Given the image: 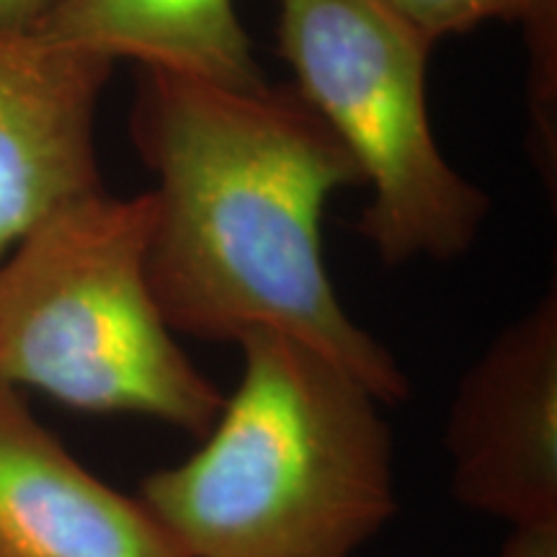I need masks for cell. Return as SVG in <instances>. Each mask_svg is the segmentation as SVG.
<instances>
[{
	"label": "cell",
	"instance_id": "9c48e42d",
	"mask_svg": "<svg viewBox=\"0 0 557 557\" xmlns=\"http://www.w3.org/2000/svg\"><path fill=\"white\" fill-rule=\"evenodd\" d=\"M406 24L436 45L451 34H468L487 21L521 24L529 47V109L540 139L542 169L555 176L557 107V0H382Z\"/></svg>",
	"mask_w": 557,
	"mask_h": 557
},
{
	"label": "cell",
	"instance_id": "7a4b0ae2",
	"mask_svg": "<svg viewBox=\"0 0 557 557\" xmlns=\"http://www.w3.org/2000/svg\"><path fill=\"white\" fill-rule=\"evenodd\" d=\"M199 449L137 487L181 557H357L398 513L393 429L348 369L269 331Z\"/></svg>",
	"mask_w": 557,
	"mask_h": 557
},
{
	"label": "cell",
	"instance_id": "5b68a950",
	"mask_svg": "<svg viewBox=\"0 0 557 557\" xmlns=\"http://www.w3.org/2000/svg\"><path fill=\"white\" fill-rule=\"evenodd\" d=\"M444 449L451 496L511 529L557 527V295L508 323L459 377Z\"/></svg>",
	"mask_w": 557,
	"mask_h": 557
},
{
	"label": "cell",
	"instance_id": "6da1fadb",
	"mask_svg": "<svg viewBox=\"0 0 557 557\" xmlns=\"http://www.w3.org/2000/svg\"><path fill=\"white\" fill-rule=\"evenodd\" d=\"M132 145L156 173L145 274L176 336L295 338L359 377L385 406L410 382L354 323L323 259L331 194L359 163L297 88L238 90L139 67Z\"/></svg>",
	"mask_w": 557,
	"mask_h": 557
},
{
	"label": "cell",
	"instance_id": "ba28073f",
	"mask_svg": "<svg viewBox=\"0 0 557 557\" xmlns=\"http://www.w3.org/2000/svg\"><path fill=\"white\" fill-rule=\"evenodd\" d=\"M34 29L114 62L214 86L256 90L269 83L235 0H52Z\"/></svg>",
	"mask_w": 557,
	"mask_h": 557
},
{
	"label": "cell",
	"instance_id": "8992f818",
	"mask_svg": "<svg viewBox=\"0 0 557 557\" xmlns=\"http://www.w3.org/2000/svg\"><path fill=\"white\" fill-rule=\"evenodd\" d=\"M116 62L0 29V261L58 209L107 191L96 116Z\"/></svg>",
	"mask_w": 557,
	"mask_h": 557
},
{
	"label": "cell",
	"instance_id": "3957f363",
	"mask_svg": "<svg viewBox=\"0 0 557 557\" xmlns=\"http://www.w3.org/2000/svg\"><path fill=\"white\" fill-rule=\"evenodd\" d=\"M150 191L81 199L0 261V387L205 436L225 395L178 346L145 274Z\"/></svg>",
	"mask_w": 557,
	"mask_h": 557
},
{
	"label": "cell",
	"instance_id": "52a82bcc",
	"mask_svg": "<svg viewBox=\"0 0 557 557\" xmlns=\"http://www.w3.org/2000/svg\"><path fill=\"white\" fill-rule=\"evenodd\" d=\"M0 557H181L137 496L116 491L0 387Z\"/></svg>",
	"mask_w": 557,
	"mask_h": 557
},
{
	"label": "cell",
	"instance_id": "277c9868",
	"mask_svg": "<svg viewBox=\"0 0 557 557\" xmlns=\"http://www.w3.org/2000/svg\"><path fill=\"white\" fill-rule=\"evenodd\" d=\"M276 52L372 199L357 230L385 267L468 253L491 199L449 165L429 116L431 41L382 0H276Z\"/></svg>",
	"mask_w": 557,
	"mask_h": 557
},
{
	"label": "cell",
	"instance_id": "8fae6325",
	"mask_svg": "<svg viewBox=\"0 0 557 557\" xmlns=\"http://www.w3.org/2000/svg\"><path fill=\"white\" fill-rule=\"evenodd\" d=\"M52 0H0V29H34Z\"/></svg>",
	"mask_w": 557,
	"mask_h": 557
},
{
	"label": "cell",
	"instance_id": "30bf717a",
	"mask_svg": "<svg viewBox=\"0 0 557 557\" xmlns=\"http://www.w3.org/2000/svg\"><path fill=\"white\" fill-rule=\"evenodd\" d=\"M498 557H557V527L511 529Z\"/></svg>",
	"mask_w": 557,
	"mask_h": 557
}]
</instances>
